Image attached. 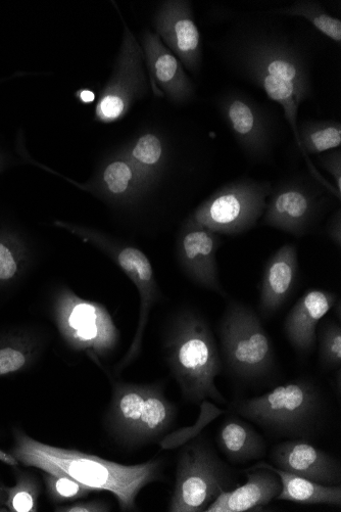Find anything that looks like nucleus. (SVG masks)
<instances>
[{"label": "nucleus", "instance_id": "nucleus-1", "mask_svg": "<svg viewBox=\"0 0 341 512\" xmlns=\"http://www.w3.org/2000/svg\"><path fill=\"white\" fill-rule=\"evenodd\" d=\"M13 437L14 446L10 453L24 467L72 478L95 492H110L122 511H135L141 490L163 480L161 459L124 465L79 450L39 442L20 428L13 430Z\"/></svg>", "mask_w": 341, "mask_h": 512}, {"label": "nucleus", "instance_id": "nucleus-2", "mask_svg": "<svg viewBox=\"0 0 341 512\" xmlns=\"http://www.w3.org/2000/svg\"><path fill=\"white\" fill-rule=\"evenodd\" d=\"M230 60L240 75L283 108L299 144V109L313 93L310 69L302 53L284 37L250 31L234 41Z\"/></svg>", "mask_w": 341, "mask_h": 512}, {"label": "nucleus", "instance_id": "nucleus-3", "mask_svg": "<svg viewBox=\"0 0 341 512\" xmlns=\"http://www.w3.org/2000/svg\"><path fill=\"white\" fill-rule=\"evenodd\" d=\"M229 410L272 438L311 441L323 429L327 405L319 386L302 378L261 396L235 400Z\"/></svg>", "mask_w": 341, "mask_h": 512}, {"label": "nucleus", "instance_id": "nucleus-4", "mask_svg": "<svg viewBox=\"0 0 341 512\" xmlns=\"http://www.w3.org/2000/svg\"><path fill=\"white\" fill-rule=\"evenodd\" d=\"M168 348L172 374L187 402L201 405L212 399L226 403L215 383L222 374L223 362L206 318L194 312L181 316Z\"/></svg>", "mask_w": 341, "mask_h": 512}, {"label": "nucleus", "instance_id": "nucleus-5", "mask_svg": "<svg viewBox=\"0 0 341 512\" xmlns=\"http://www.w3.org/2000/svg\"><path fill=\"white\" fill-rule=\"evenodd\" d=\"M176 417L177 407L162 385L118 382L113 385L105 428L119 446L132 450L160 442Z\"/></svg>", "mask_w": 341, "mask_h": 512}, {"label": "nucleus", "instance_id": "nucleus-6", "mask_svg": "<svg viewBox=\"0 0 341 512\" xmlns=\"http://www.w3.org/2000/svg\"><path fill=\"white\" fill-rule=\"evenodd\" d=\"M218 334L223 367L235 381L260 386L275 379L278 366L274 347L260 317L251 307L231 301Z\"/></svg>", "mask_w": 341, "mask_h": 512}, {"label": "nucleus", "instance_id": "nucleus-7", "mask_svg": "<svg viewBox=\"0 0 341 512\" xmlns=\"http://www.w3.org/2000/svg\"><path fill=\"white\" fill-rule=\"evenodd\" d=\"M182 446L168 510L206 512L220 494L239 486L238 478L204 436Z\"/></svg>", "mask_w": 341, "mask_h": 512}, {"label": "nucleus", "instance_id": "nucleus-8", "mask_svg": "<svg viewBox=\"0 0 341 512\" xmlns=\"http://www.w3.org/2000/svg\"><path fill=\"white\" fill-rule=\"evenodd\" d=\"M272 190L268 181L240 179L230 182L204 201L190 219L218 235H241L262 218Z\"/></svg>", "mask_w": 341, "mask_h": 512}, {"label": "nucleus", "instance_id": "nucleus-9", "mask_svg": "<svg viewBox=\"0 0 341 512\" xmlns=\"http://www.w3.org/2000/svg\"><path fill=\"white\" fill-rule=\"evenodd\" d=\"M143 52L127 26L118 62L111 81L96 108V117L103 122L123 118L135 101L145 92L146 79L142 68Z\"/></svg>", "mask_w": 341, "mask_h": 512}, {"label": "nucleus", "instance_id": "nucleus-10", "mask_svg": "<svg viewBox=\"0 0 341 512\" xmlns=\"http://www.w3.org/2000/svg\"><path fill=\"white\" fill-rule=\"evenodd\" d=\"M218 107L243 152L254 159H262L270 153L272 123L257 102L242 93L229 92L219 99Z\"/></svg>", "mask_w": 341, "mask_h": 512}, {"label": "nucleus", "instance_id": "nucleus-11", "mask_svg": "<svg viewBox=\"0 0 341 512\" xmlns=\"http://www.w3.org/2000/svg\"><path fill=\"white\" fill-rule=\"evenodd\" d=\"M157 35L189 71L197 73L203 62L201 34L189 2H165L155 18Z\"/></svg>", "mask_w": 341, "mask_h": 512}, {"label": "nucleus", "instance_id": "nucleus-12", "mask_svg": "<svg viewBox=\"0 0 341 512\" xmlns=\"http://www.w3.org/2000/svg\"><path fill=\"white\" fill-rule=\"evenodd\" d=\"M319 211L316 195L303 183L286 182L273 189L267 200L263 223L286 234L302 237Z\"/></svg>", "mask_w": 341, "mask_h": 512}, {"label": "nucleus", "instance_id": "nucleus-13", "mask_svg": "<svg viewBox=\"0 0 341 512\" xmlns=\"http://www.w3.org/2000/svg\"><path fill=\"white\" fill-rule=\"evenodd\" d=\"M273 467L316 483L340 486V462L308 440H285L270 453Z\"/></svg>", "mask_w": 341, "mask_h": 512}, {"label": "nucleus", "instance_id": "nucleus-14", "mask_svg": "<svg viewBox=\"0 0 341 512\" xmlns=\"http://www.w3.org/2000/svg\"><path fill=\"white\" fill-rule=\"evenodd\" d=\"M143 58L148 64L152 86L157 96L184 104L194 97L193 83L181 62L156 33L145 32L142 39Z\"/></svg>", "mask_w": 341, "mask_h": 512}, {"label": "nucleus", "instance_id": "nucleus-15", "mask_svg": "<svg viewBox=\"0 0 341 512\" xmlns=\"http://www.w3.org/2000/svg\"><path fill=\"white\" fill-rule=\"evenodd\" d=\"M220 235L189 219L180 241L181 256L187 272L202 288L225 296L220 282L216 254Z\"/></svg>", "mask_w": 341, "mask_h": 512}, {"label": "nucleus", "instance_id": "nucleus-16", "mask_svg": "<svg viewBox=\"0 0 341 512\" xmlns=\"http://www.w3.org/2000/svg\"><path fill=\"white\" fill-rule=\"evenodd\" d=\"M337 301L332 292L311 290L291 308L284 320V334L294 349L304 354L313 351L318 324Z\"/></svg>", "mask_w": 341, "mask_h": 512}, {"label": "nucleus", "instance_id": "nucleus-17", "mask_svg": "<svg viewBox=\"0 0 341 512\" xmlns=\"http://www.w3.org/2000/svg\"><path fill=\"white\" fill-rule=\"evenodd\" d=\"M299 270L295 245L281 247L270 258L264 271L259 308L263 316L274 315L294 291Z\"/></svg>", "mask_w": 341, "mask_h": 512}, {"label": "nucleus", "instance_id": "nucleus-18", "mask_svg": "<svg viewBox=\"0 0 341 512\" xmlns=\"http://www.w3.org/2000/svg\"><path fill=\"white\" fill-rule=\"evenodd\" d=\"M245 473L248 482L220 494L206 512L256 511L270 504L280 494L281 480L274 472L258 469Z\"/></svg>", "mask_w": 341, "mask_h": 512}, {"label": "nucleus", "instance_id": "nucleus-19", "mask_svg": "<svg viewBox=\"0 0 341 512\" xmlns=\"http://www.w3.org/2000/svg\"><path fill=\"white\" fill-rule=\"evenodd\" d=\"M68 306L64 324L73 341L99 350L113 346L115 328L106 312L86 302H73Z\"/></svg>", "mask_w": 341, "mask_h": 512}, {"label": "nucleus", "instance_id": "nucleus-20", "mask_svg": "<svg viewBox=\"0 0 341 512\" xmlns=\"http://www.w3.org/2000/svg\"><path fill=\"white\" fill-rule=\"evenodd\" d=\"M217 444L226 459L233 464L261 460L267 454L265 438L235 415L227 417L221 424Z\"/></svg>", "mask_w": 341, "mask_h": 512}, {"label": "nucleus", "instance_id": "nucleus-21", "mask_svg": "<svg viewBox=\"0 0 341 512\" xmlns=\"http://www.w3.org/2000/svg\"><path fill=\"white\" fill-rule=\"evenodd\" d=\"M119 265L130 275L136 283L141 294V316L139 328L130 351L125 360L121 364V368L131 363L132 359L137 356L141 345L143 329L152 303L155 301L156 288L153 267L148 259L141 251L135 248H124L120 250L117 256Z\"/></svg>", "mask_w": 341, "mask_h": 512}, {"label": "nucleus", "instance_id": "nucleus-22", "mask_svg": "<svg viewBox=\"0 0 341 512\" xmlns=\"http://www.w3.org/2000/svg\"><path fill=\"white\" fill-rule=\"evenodd\" d=\"M266 469L279 476L282 484L277 500L290 501L305 505L341 506V487L328 486L313 482L306 478L281 471L272 464L259 461L245 472ZM243 472V473H245Z\"/></svg>", "mask_w": 341, "mask_h": 512}, {"label": "nucleus", "instance_id": "nucleus-23", "mask_svg": "<svg viewBox=\"0 0 341 512\" xmlns=\"http://www.w3.org/2000/svg\"><path fill=\"white\" fill-rule=\"evenodd\" d=\"M305 154H322L341 146V125L335 121H307L298 128Z\"/></svg>", "mask_w": 341, "mask_h": 512}, {"label": "nucleus", "instance_id": "nucleus-24", "mask_svg": "<svg viewBox=\"0 0 341 512\" xmlns=\"http://www.w3.org/2000/svg\"><path fill=\"white\" fill-rule=\"evenodd\" d=\"M33 339L26 335L0 338V378L18 374L33 361Z\"/></svg>", "mask_w": 341, "mask_h": 512}, {"label": "nucleus", "instance_id": "nucleus-25", "mask_svg": "<svg viewBox=\"0 0 341 512\" xmlns=\"http://www.w3.org/2000/svg\"><path fill=\"white\" fill-rule=\"evenodd\" d=\"M15 475V485L7 488L6 511L37 512L41 487L37 478L28 471L12 467Z\"/></svg>", "mask_w": 341, "mask_h": 512}, {"label": "nucleus", "instance_id": "nucleus-26", "mask_svg": "<svg viewBox=\"0 0 341 512\" xmlns=\"http://www.w3.org/2000/svg\"><path fill=\"white\" fill-rule=\"evenodd\" d=\"M277 13L290 17H301L338 45L341 43V21L329 15L319 3L303 0V2L280 9Z\"/></svg>", "mask_w": 341, "mask_h": 512}, {"label": "nucleus", "instance_id": "nucleus-27", "mask_svg": "<svg viewBox=\"0 0 341 512\" xmlns=\"http://www.w3.org/2000/svg\"><path fill=\"white\" fill-rule=\"evenodd\" d=\"M164 147L159 136L146 133L140 136L129 151V161L146 178L161 164Z\"/></svg>", "mask_w": 341, "mask_h": 512}, {"label": "nucleus", "instance_id": "nucleus-28", "mask_svg": "<svg viewBox=\"0 0 341 512\" xmlns=\"http://www.w3.org/2000/svg\"><path fill=\"white\" fill-rule=\"evenodd\" d=\"M146 178L128 159L116 160L109 164L104 173L108 191L117 197H124L133 192Z\"/></svg>", "mask_w": 341, "mask_h": 512}, {"label": "nucleus", "instance_id": "nucleus-29", "mask_svg": "<svg viewBox=\"0 0 341 512\" xmlns=\"http://www.w3.org/2000/svg\"><path fill=\"white\" fill-rule=\"evenodd\" d=\"M43 481L48 498L55 504H68L89 496L95 492L93 489L73 480L72 478L47 474L43 475Z\"/></svg>", "mask_w": 341, "mask_h": 512}, {"label": "nucleus", "instance_id": "nucleus-30", "mask_svg": "<svg viewBox=\"0 0 341 512\" xmlns=\"http://www.w3.org/2000/svg\"><path fill=\"white\" fill-rule=\"evenodd\" d=\"M319 360L326 370L339 369L341 365L340 324L329 320L323 324L319 336Z\"/></svg>", "mask_w": 341, "mask_h": 512}, {"label": "nucleus", "instance_id": "nucleus-31", "mask_svg": "<svg viewBox=\"0 0 341 512\" xmlns=\"http://www.w3.org/2000/svg\"><path fill=\"white\" fill-rule=\"evenodd\" d=\"M201 406L202 413L198 424L165 436L159 442L162 449H173L182 446L187 441H190V439L194 438L193 436H198L203 427H206L211 422V420H214L216 416L223 412L208 401L203 402Z\"/></svg>", "mask_w": 341, "mask_h": 512}, {"label": "nucleus", "instance_id": "nucleus-32", "mask_svg": "<svg viewBox=\"0 0 341 512\" xmlns=\"http://www.w3.org/2000/svg\"><path fill=\"white\" fill-rule=\"evenodd\" d=\"M19 272V262L7 241L0 240V283L13 281Z\"/></svg>", "mask_w": 341, "mask_h": 512}, {"label": "nucleus", "instance_id": "nucleus-33", "mask_svg": "<svg viewBox=\"0 0 341 512\" xmlns=\"http://www.w3.org/2000/svg\"><path fill=\"white\" fill-rule=\"evenodd\" d=\"M320 164L333 178L336 186L337 199H341V151L340 149L327 152L320 159Z\"/></svg>", "mask_w": 341, "mask_h": 512}, {"label": "nucleus", "instance_id": "nucleus-34", "mask_svg": "<svg viewBox=\"0 0 341 512\" xmlns=\"http://www.w3.org/2000/svg\"><path fill=\"white\" fill-rule=\"evenodd\" d=\"M57 512H110L111 505L105 500H77L55 508Z\"/></svg>", "mask_w": 341, "mask_h": 512}, {"label": "nucleus", "instance_id": "nucleus-35", "mask_svg": "<svg viewBox=\"0 0 341 512\" xmlns=\"http://www.w3.org/2000/svg\"><path fill=\"white\" fill-rule=\"evenodd\" d=\"M326 234L330 241L341 249V210L338 208L329 219L326 226Z\"/></svg>", "mask_w": 341, "mask_h": 512}, {"label": "nucleus", "instance_id": "nucleus-36", "mask_svg": "<svg viewBox=\"0 0 341 512\" xmlns=\"http://www.w3.org/2000/svg\"><path fill=\"white\" fill-rule=\"evenodd\" d=\"M7 488L4 483L0 482V511H6Z\"/></svg>", "mask_w": 341, "mask_h": 512}, {"label": "nucleus", "instance_id": "nucleus-37", "mask_svg": "<svg viewBox=\"0 0 341 512\" xmlns=\"http://www.w3.org/2000/svg\"><path fill=\"white\" fill-rule=\"evenodd\" d=\"M80 99L83 103L90 104V103L94 102L95 95L90 90H83L80 92Z\"/></svg>", "mask_w": 341, "mask_h": 512}]
</instances>
